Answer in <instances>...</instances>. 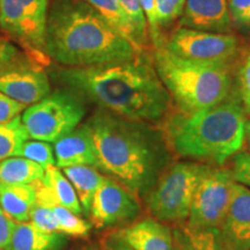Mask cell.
I'll list each match as a JSON object with an SVG mask.
<instances>
[{
  "label": "cell",
  "mask_w": 250,
  "mask_h": 250,
  "mask_svg": "<svg viewBox=\"0 0 250 250\" xmlns=\"http://www.w3.org/2000/svg\"><path fill=\"white\" fill-rule=\"evenodd\" d=\"M52 77L101 109L131 120L158 123L167 116L170 95L145 52L125 62L57 68Z\"/></svg>",
  "instance_id": "cell-1"
},
{
  "label": "cell",
  "mask_w": 250,
  "mask_h": 250,
  "mask_svg": "<svg viewBox=\"0 0 250 250\" xmlns=\"http://www.w3.org/2000/svg\"><path fill=\"white\" fill-rule=\"evenodd\" d=\"M98 168L134 197L147 196L168 167L171 149L164 131L152 123L118 116L100 109L87 122Z\"/></svg>",
  "instance_id": "cell-2"
},
{
  "label": "cell",
  "mask_w": 250,
  "mask_h": 250,
  "mask_svg": "<svg viewBox=\"0 0 250 250\" xmlns=\"http://www.w3.org/2000/svg\"><path fill=\"white\" fill-rule=\"evenodd\" d=\"M45 51L67 67L125 62L143 54L83 0H55L49 8Z\"/></svg>",
  "instance_id": "cell-3"
},
{
  "label": "cell",
  "mask_w": 250,
  "mask_h": 250,
  "mask_svg": "<svg viewBox=\"0 0 250 250\" xmlns=\"http://www.w3.org/2000/svg\"><path fill=\"white\" fill-rule=\"evenodd\" d=\"M247 114L237 100L195 114L177 112L168 118L164 134L176 155L223 165L246 144Z\"/></svg>",
  "instance_id": "cell-4"
},
{
  "label": "cell",
  "mask_w": 250,
  "mask_h": 250,
  "mask_svg": "<svg viewBox=\"0 0 250 250\" xmlns=\"http://www.w3.org/2000/svg\"><path fill=\"white\" fill-rule=\"evenodd\" d=\"M153 64L180 112L195 114L226 101L232 94L233 65L188 61L171 54L164 42L155 46Z\"/></svg>",
  "instance_id": "cell-5"
},
{
  "label": "cell",
  "mask_w": 250,
  "mask_h": 250,
  "mask_svg": "<svg viewBox=\"0 0 250 250\" xmlns=\"http://www.w3.org/2000/svg\"><path fill=\"white\" fill-rule=\"evenodd\" d=\"M208 167L190 161L168 166L146 196L152 217L161 223L187 221L197 184Z\"/></svg>",
  "instance_id": "cell-6"
},
{
  "label": "cell",
  "mask_w": 250,
  "mask_h": 250,
  "mask_svg": "<svg viewBox=\"0 0 250 250\" xmlns=\"http://www.w3.org/2000/svg\"><path fill=\"white\" fill-rule=\"evenodd\" d=\"M83 99L70 89L50 93L24 109L21 120L29 138L55 143L74 130L86 114Z\"/></svg>",
  "instance_id": "cell-7"
},
{
  "label": "cell",
  "mask_w": 250,
  "mask_h": 250,
  "mask_svg": "<svg viewBox=\"0 0 250 250\" xmlns=\"http://www.w3.org/2000/svg\"><path fill=\"white\" fill-rule=\"evenodd\" d=\"M49 0H0V28L27 50L35 61L45 62Z\"/></svg>",
  "instance_id": "cell-8"
},
{
  "label": "cell",
  "mask_w": 250,
  "mask_h": 250,
  "mask_svg": "<svg viewBox=\"0 0 250 250\" xmlns=\"http://www.w3.org/2000/svg\"><path fill=\"white\" fill-rule=\"evenodd\" d=\"M168 51L188 61L213 65H233L241 52L233 34L210 33L179 27L164 41Z\"/></svg>",
  "instance_id": "cell-9"
},
{
  "label": "cell",
  "mask_w": 250,
  "mask_h": 250,
  "mask_svg": "<svg viewBox=\"0 0 250 250\" xmlns=\"http://www.w3.org/2000/svg\"><path fill=\"white\" fill-rule=\"evenodd\" d=\"M236 182L230 169L208 166L193 193L187 225L192 228H218L229 208Z\"/></svg>",
  "instance_id": "cell-10"
},
{
  "label": "cell",
  "mask_w": 250,
  "mask_h": 250,
  "mask_svg": "<svg viewBox=\"0 0 250 250\" xmlns=\"http://www.w3.org/2000/svg\"><path fill=\"white\" fill-rule=\"evenodd\" d=\"M88 213L94 226L105 228L136 219L140 213V206L137 197L126 188L105 177L93 197Z\"/></svg>",
  "instance_id": "cell-11"
},
{
  "label": "cell",
  "mask_w": 250,
  "mask_h": 250,
  "mask_svg": "<svg viewBox=\"0 0 250 250\" xmlns=\"http://www.w3.org/2000/svg\"><path fill=\"white\" fill-rule=\"evenodd\" d=\"M0 92L29 107L46 98L51 85L48 74L28 59L0 67Z\"/></svg>",
  "instance_id": "cell-12"
},
{
  "label": "cell",
  "mask_w": 250,
  "mask_h": 250,
  "mask_svg": "<svg viewBox=\"0 0 250 250\" xmlns=\"http://www.w3.org/2000/svg\"><path fill=\"white\" fill-rule=\"evenodd\" d=\"M223 250H250V189L234 186L229 208L219 227Z\"/></svg>",
  "instance_id": "cell-13"
},
{
  "label": "cell",
  "mask_w": 250,
  "mask_h": 250,
  "mask_svg": "<svg viewBox=\"0 0 250 250\" xmlns=\"http://www.w3.org/2000/svg\"><path fill=\"white\" fill-rule=\"evenodd\" d=\"M179 26L210 33L229 34L233 24L227 0H187Z\"/></svg>",
  "instance_id": "cell-14"
},
{
  "label": "cell",
  "mask_w": 250,
  "mask_h": 250,
  "mask_svg": "<svg viewBox=\"0 0 250 250\" xmlns=\"http://www.w3.org/2000/svg\"><path fill=\"white\" fill-rule=\"evenodd\" d=\"M56 166L58 168L72 166H92L98 168L95 146L88 124L78 125L74 130L54 143Z\"/></svg>",
  "instance_id": "cell-15"
},
{
  "label": "cell",
  "mask_w": 250,
  "mask_h": 250,
  "mask_svg": "<svg viewBox=\"0 0 250 250\" xmlns=\"http://www.w3.org/2000/svg\"><path fill=\"white\" fill-rule=\"evenodd\" d=\"M118 234L133 250H174L171 229L153 217L130 225Z\"/></svg>",
  "instance_id": "cell-16"
},
{
  "label": "cell",
  "mask_w": 250,
  "mask_h": 250,
  "mask_svg": "<svg viewBox=\"0 0 250 250\" xmlns=\"http://www.w3.org/2000/svg\"><path fill=\"white\" fill-rule=\"evenodd\" d=\"M36 203L33 184L0 183V208L14 223L29 221L31 208Z\"/></svg>",
  "instance_id": "cell-17"
},
{
  "label": "cell",
  "mask_w": 250,
  "mask_h": 250,
  "mask_svg": "<svg viewBox=\"0 0 250 250\" xmlns=\"http://www.w3.org/2000/svg\"><path fill=\"white\" fill-rule=\"evenodd\" d=\"M174 250H223L218 228H192L179 224L171 230Z\"/></svg>",
  "instance_id": "cell-18"
},
{
  "label": "cell",
  "mask_w": 250,
  "mask_h": 250,
  "mask_svg": "<svg viewBox=\"0 0 250 250\" xmlns=\"http://www.w3.org/2000/svg\"><path fill=\"white\" fill-rule=\"evenodd\" d=\"M62 171L76 190L83 211L88 213L93 197L101 187L105 176L100 173L98 168L92 166H72L62 168Z\"/></svg>",
  "instance_id": "cell-19"
},
{
  "label": "cell",
  "mask_w": 250,
  "mask_h": 250,
  "mask_svg": "<svg viewBox=\"0 0 250 250\" xmlns=\"http://www.w3.org/2000/svg\"><path fill=\"white\" fill-rule=\"evenodd\" d=\"M62 240L61 234L43 232L30 221L15 223L7 250H55Z\"/></svg>",
  "instance_id": "cell-20"
},
{
  "label": "cell",
  "mask_w": 250,
  "mask_h": 250,
  "mask_svg": "<svg viewBox=\"0 0 250 250\" xmlns=\"http://www.w3.org/2000/svg\"><path fill=\"white\" fill-rule=\"evenodd\" d=\"M83 1L92 6L104 19L105 22L111 28H114L121 36L129 41L137 49L145 51V48L140 43L136 30L127 19L118 0H83Z\"/></svg>",
  "instance_id": "cell-21"
},
{
  "label": "cell",
  "mask_w": 250,
  "mask_h": 250,
  "mask_svg": "<svg viewBox=\"0 0 250 250\" xmlns=\"http://www.w3.org/2000/svg\"><path fill=\"white\" fill-rule=\"evenodd\" d=\"M44 169L36 162L21 156L0 161V183L2 184H33L44 176Z\"/></svg>",
  "instance_id": "cell-22"
},
{
  "label": "cell",
  "mask_w": 250,
  "mask_h": 250,
  "mask_svg": "<svg viewBox=\"0 0 250 250\" xmlns=\"http://www.w3.org/2000/svg\"><path fill=\"white\" fill-rule=\"evenodd\" d=\"M42 181L48 187L57 204L64 206L78 215L83 213V208H81L76 190L61 170V168H58L57 166L46 168Z\"/></svg>",
  "instance_id": "cell-23"
},
{
  "label": "cell",
  "mask_w": 250,
  "mask_h": 250,
  "mask_svg": "<svg viewBox=\"0 0 250 250\" xmlns=\"http://www.w3.org/2000/svg\"><path fill=\"white\" fill-rule=\"evenodd\" d=\"M28 139L29 134L20 115L12 121L0 124V161L18 156L19 151Z\"/></svg>",
  "instance_id": "cell-24"
},
{
  "label": "cell",
  "mask_w": 250,
  "mask_h": 250,
  "mask_svg": "<svg viewBox=\"0 0 250 250\" xmlns=\"http://www.w3.org/2000/svg\"><path fill=\"white\" fill-rule=\"evenodd\" d=\"M50 208L57 221L59 234H65V235L73 237L88 236L90 226L79 215L59 204L50 205Z\"/></svg>",
  "instance_id": "cell-25"
},
{
  "label": "cell",
  "mask_w": 250,
  "mask_h": 250,
  "mask_svg": "<svg viewBox=\"0 0 250 250\" xmlns=\"http://www.w3.org/2000/svg\"><path fill=\"white\" fill-rule=\"evenodd\" d=\"M18 156L36 162L44 170L51 166H56L54 147L50 143L41 140H27L19 151Z\"/></svg>",
  "instance_id": "cell-26"
},
{
  "label": "cell",
  "mask_w": 250,
  "mask_h": 250,
  "mask_svg": "<svg viewBox=\"0 0 250 250\" xmlns=\"http://www.w3.org/2000/svg\"><path fill=\"white\" fill-rule=\"evenodd\" d=\"M118 2L136 30L142 45L146 48L149 43L148 24L139 0H118Z\"/></svg>",
  "instance_id": "cell-27"
},
{
  "label": "cell",
  "mask_w": 250,
  "mask_h": 250,
  "mask_svg": "<svg viewBox=\"0 0 250 250\" xmlns=\"http://www.w3.org/2000/svg\"><path fill=\"white\" fill-rule=\"evenodd\" d=\"M236 85L239 101L247 116L250 115V48L242 56L236 71Z\"/></svg>",
  "instance_id": "cell-28"
},
{
  "label": "cell",
  "mask_w": 250,
  "mask_h": 250,
  "mask_svg": "<svg viewBox=\"0 0 250 250\" xmlns=\"http://www.w3.org/2000/svg\"><path fill=\"white\" fill-rule=\"evenodd\" d=\"M187 0H155L156 20L159 28L169 26L182 15Z\"/></svg>",
  "instance_id": "cell-29"
},
{
  "label": "cell",
  "mask_w": 250,
  "mask_h": 250,
  "mask_svg": "<svg viewBox=\"0 0 250 250\" xmlns=\"http://www.w3.org/2000/svg\"><path fill=\"white\" fill-rule=\"evenodd\" d=\"M29 221L34 226H36L43 232L59 234L57 221H56L55 215L52 213L50 206L41 205L35 203L34 208H31Z\"/></svg>",
  "instance_id": "cell-30"
},
{
  "label": "cell",
  "mask_w": 250,
  "mask_h": 250,
  "mask_svg": "<svg viewBox=\"0 0 250 250\" xmlns=\"http://www.w3.org/2000/svg\"><path fill=\"white\" fill-rule=\"evenodd\" d=\"M139 4L142 6L146 20H147L149 41H152L153 48H155L165 41L162 39L160 28L158 26V20H156L155 0H139Z\"/></svg>",
  "instance_id": "cell-31"
},
{
  "label": "cell",
  "mask_w": 250,
  "mask_h": 250,
  "mask_svg": "<svg viewBox=\"0 0 250 250\" xmlns=\"http://www.w3.org/2000/svg\"><path fill=\"white\" fill-rule=\"evenodd\" d=\"M230 171L236 183L250 189V151L239 152L234 155L233 168Z\"/></svg>",
  "instance_id": "cell-32"
},
{
  "label": "cell",
  "mask_w": 250,
  "mask_h": 250,
  "mask_svg": "<svg viewBox=\"0 0 250 250\" xmlns=\"http://www.w3.org/2000/svg\"><path fill=\"white\" fill-rule=\"evenodd\" d=\"M232 24L240 27H250V0H228Z\"/></svg>",
  "instance_id": "cell-33"
},
{
  "label": "cell",
  "mask_w": 250,
  "mask_h": 250,
  "mask_svg": "<svg viewBox=\"0 0 250 250\" xmlns=\"http://www.w3.org/2000/svg\"><path fill=\"white\" fill-rule=\"evenodd\" d=\"M26 108L27 105L14 101L13 99L0 92V124L12 121L23 112Z\"/></svg>",
  "instance_id": "cell-34"
},
{
  "label": "cell",
  "mask_w": 250,
  "mask_h": 250,
  "mask_svg": "<svg viewBox=\"0 0 250 250\" xmlns=\"http://www.w3.org/2000/svg\"><path fill=\"white\" fill-rule=\"evenodd\" d=\"M28 59L29 58H27V56L23 55L17 46L12 45L8 41L0 39V67Z\"/></svg>",
  "instance_id": "cell-35"
},
{
  "label": "cell",
  "mask_w": 250,
  "mask_h": 250,
  "mask_svg": "<svg viewBox=\"0 0 250 250\" xmlns=\"http://www.w3.org/2000/svg\"><path fill=\"white\" fill-rule=\"evenodd\" d=\"M15 223L0 208V249L7 250L11 243Z\"/></svg>",
  "instance_id": "cell-36"
},
{
  "label": "cell",
  "mask_w": 250,
  "mask_h": 250,
  "mask_svg": "<svg viewBox=\"0 0 250 250\" xmlns=\"http://www.w3.org/2000/svg\"><path fill=\"white\" fill-rule=\"evenodd\" d=\"M102 250H133L122 239L118 232L108 234L102 240Z\"/></svg>",
  "instance_id": "cell-37"
},
{
  "label": "cell",
  "mask_w": 250,
  "mask_h": 250,
  "mask_svg": "<svg viewBox=\"0 0 250 250\" xmlns=\"http://www.w3.org/2000/svg\"><path fill=\"white\" fill-rule=\"evenodd\" d=\"M246 142L248 143V148L250 151V117L246 122Z\"/></svg>",
  "instance_id": "cell-38"
},
{
  "label": "cell",
  "mask_w": 250,
  "mask_h": 250,
  "mask_svg": "<svg viewBox=\"0 0 250 250\" xmlns=\"http://www.w3.org/2000/svg\"><path fill=\"white\" fill-rule=\"evenodd\" d=\"M88 250H98L96 248H90V249H88Z\"/></svg>",
  "instance_id": "cell-39"
},
{
  "label": "cell",
  "mask_w": 250,
  "mask_h": 250,
  "mask_svg": "<svg viewBox=\"0 0 250 250\" xmlns=\"http://www.w3.org/2000/svg\"><path fill=\"white\" fill-rule=\"evenodd\" d=\"M0 250H5V249H0Z\"/></svg>",
  "instance_id": "cell-40"
},
{
  "label": "cell",
  "mask_w": 250,
  "mask_h": 250,
  "mask_svg": "<svg viewBox=\"0 0 250 250\" xmlns=\"http://www.w3.org/2000/svg\"><path fill=\"white\" fill-rule=\"evenodd\" d=\"M249 116H250V115H249Z\"/></svg>",
  "instance_id": "cell-41"
}]
</instances>
